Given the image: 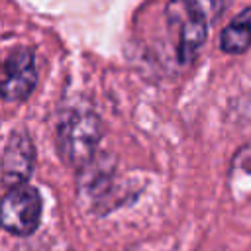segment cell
I'll use <instances>...</instances> for the list:
<instances>
[{
	"mask_svg": "<svg viewBox=\"0 0 251 251\" xmlns=\"http://www.w3.org/2000/svg\"><path fill=\"white\" fill-rule=\"evenodd\" d=\"M167 18L176 29V55L178 61L188 65L196 59L208 35V18L186 0H171Z\"/></svg>",
	"mask_w": 251,
	"mask_h": 251,
	"instance_id": "obj_3",
	"label": "cell"
},
{
	"mask_svg": "<svg viewBox=\"0 0 251 251\" xmlns=\"http://www.w3.org/2000/svg\"><path fill=\"white\" fill-rule=\"evenodd\" d=\"M37 82L35 57L29 49L18 47L0 63V98L20 102L31 94Z\"/></svg>",
	"mask_w": 251,
	"mask_h": 251,
	"instance_id": "obj_4",
	"label": "cell"
},
{
	"mask_svg": "<svg viewBox=\"0 0 251 251\" xmlns=\"http://www.w3.org/2000/svg\"><path fill=\"white\" fill-rule=\"evenodd\" d=\"M186 2L192 4L196 10H200L208 18V22L222 16V12L231 4V0H186Z\"/></svg>",
	"mask_w": 251,
	"mask_h": 251,
	"instance_id": "obj_7",
	"label": "cell"
},
{
	"mask_svg": "<svg viewBox=\"0 0 251 251\" xmlns=\"http://www.w3.org/2000/svg\"><path fill=\"white\" fill-rule=\"evenodd\" d=\"M220 47L229 55L243 53L251 47V8L239 12L224 27L220 35Z\"/></svg>",
	"mask_w": 251,
	"mask_h": 251,
	"instance_id": "obj_6",
	"label": "cell"
},
{
	"mask_svg": "<svg viewBox=\"0 0 251 251\" xmlns=\"http://www.w3.org/2000/svg\"><path fill=\"white\" fill-rule=\"evenodd\" d=\"M100 137V120L90 110H71L59 122L55 133L59 155L69 167L75 169H82L92 161Z\"/></svg>",
	"mask_w": 251,
	"mask_h": 251,
	"instance_id": "obj_1",
	"label": "cell"
},
{
	"mask_svg": "<svg viewBox=\"0 0 251 251\" xmlns=\"http://www.w3.org/2000/svg\"><path fill=\"white\" fill-rule=\"evenodd\" d=\"M41 212V194L33 186H12L0 198V227L12 235H31L39 227Z\"/></svg>",
	"mask_w": 251,
	"mask_h": 251,
	"instance_id": "obj_2",
	"label": "cell"
},
{
	"mask_svg": "<svg viewBox=\"0 0 251 251\" xmlns=\"http://www.w3.org/2000/svg\"><path fill=\"white\" fill-rule=\"evenodd\" d=\"M0 63H2V59H0Z\"/></svg>",
	"mask_w": 251,
	"mask_h": 251,
	"instance_id": "obj_8",
	"label": "cell"
},
{
	"mask_svg": "<svg viewBox=\"0 0 251 251\" xmlns=\"http://www.w3.org/2000/svg\"><path fill=\"white\" fill-rule=\"evenodd\" d=\"M35 149L27 131H14L4 147L2 155V182L6 188L24 184L33 171Z\"/></svg>",
	"mask_w": 251,
	"mask_h": 251,
	"instance_id": "obj_5",
	"label": "cell"
}]
</instances>
